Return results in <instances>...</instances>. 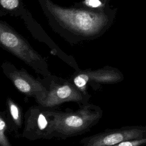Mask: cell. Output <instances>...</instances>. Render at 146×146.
Here are the masks:
<instances>
[{
    "label": "cell",
    "instance_id": "cell-1",
    "mask_svg": "<svg viewBox=\"0 0 146 146\" xmlns=\"http://www.w3.org/2000/svg\"><path fill=\"white\" fill-rule=\"evenodd\" d=\"M51 22L58 23L70 30L85 36L98 34L108 22L106 15L102 13L64 8L50 0H38Z\"/></svg>",
    "mask_w": 146,
    "mask_h": 146
},
{
    "label": "cell",
    "instance_id": "cell-2",
    "mask_svg": "<svg viewBox=\"0 0 146 146\" xmlns=\"http://www.w3.org/2000/svg\"><path fill=\"white\" fill-rule=\"evenodd\" d=\"M103 110L98 106L87 103L76 111L66 109L52 111L54 137L65 140L85 133L98 123L103 116Z\"/></svg>",
    "mask_w": 146,
    "mask_h": 146
},
{
    "label": "cell",
    "instance_id": "cell-3",
    "mask_svg": "<svg viewBox=\"0 0 146 146\" xmlns=\"http://www.w3.org/2000/svg\"><path fill=\"white\" fill-rule=\"evenodd\" d=\"M0 47L19 58L43 75L47 73L43 58L28 41L5 22L0 20Z\"/></svg>",
    "mask_w": 146,
    "mask_h": 146
},
{
    "label": "cell",
    "instance_id": "cell-4",
    "mask_svg": "<svg viewBox=\"0 0 146 146\" xmlns=\"http://www.w3.org/2000/svg\"><path fill=\"white\" fill-rule=\"evenodd\" d=\"M53 110L39 104L29 107L24 114L21 136L31 141L53 138Z\"/></svg>",
    "mask_w": 146,
    "mask_h": 146
},
{
    "label": "cell",
    "instance_id": "cell-5",
    "mask_svg": "<svg viewBox=\"0 0 146 146\" xmlns=\"http://www.w3.org/2000/svg\"><path fill=\"white\" fill-rule=\"evenodd\" d=\"M47 88L45 99L39 104L43 107L56 109L66 102H75L83 105L88 103V95H84L74 84L54 79H40Z\"/></svg>",
    "mask_w": 146,
    "mask_h": 146
},
{
    "label": "cell",
    "instance_id": "cell-6",
    "mask_svg": "<svg viewBox=\"0 0 146 146\" xmlns=\"http://www.w3.org/2000/svg\"><path fill=\"white\" fill-rule=\"evenodd\" d=\"M1 68L5 76L11 80L18 91L26 97L34 98L38 104L45 99L47 90L40 79L34 78L23 68L17 69L9 62H3Z\"/></svg>",
    "mask_w": 146,
    "mask_h": 146
},
{
    "label": "cell",
    "instance_id": "cell-7",
    "mask_svg": "<svg viewBox=\"0 0 146 146\" xmlns=\"http://www.w3.org/2000/svg\"><path fill=\"white\" fill-rule=\"evenodd\" d=\"M146 137V125H129L106 129L80 140L81 146H113L123 141Z\"/></svg>",
    "mask_w": 146,
    "mask_h": 146
},
{
    "label": "cell",
    "instance_id": "cell-8",
    "mask_svg": "<svg viewBox=\"0 0 146 146\" xmlns=\"http://www.w3.org/2000/svg\"><path fill=\"white\" fill-rule=\"evenodd\" d=\"M121 79L120 75L113 71L108 70L87 71L77 75L74 79V84L84 95H87L86 88L87 83L90 82L108 84L118 82Z\"/></svg>",
    "mask_w": 146,
    "mask_h": 146
},
{
    "label": "cell",
    "instance_id": "cell-9",
    "mask_svg": "<svg viewBox=\"0 0 146 146\" xmlns=\"http://www.w3.org/2000/svg\"><path fill=\"white\" fill-rule=\"evenodd\" d=\"M6 118L9 129L18 133L23 123L22 110L20 106L13 99L8 97L6 101Z\"/></svg>",
    "mask_w": 146,
    "mask_h": 146
},
{
    "label": "cell",
    "instance_id": "cell-10",
    "mask_svg": "<svg viewBox=\"0 0 146 146\" xmlns=\"http://www.w3.org/2000/svg\"><path fill=\"white\" fill-rule=\"evenodd\" d=\"M0 11L5 15L22 17L26 10L22 0H0Z\"/></svg>",
    "mask_w": 146,
    "mask_h": 146
},
{
    "label": "cell",
    "instance_id": "cell-11",
    "mask_svg": "<svg viewBox=\"0 0 146 146\" xmlns=\"http://www.w3.org/2000/svg\"><path fill=\"white\" fill-rule=\"evenodd\" d=\"M9 129L6 113L0 111V146H13L6 135Z\"/></svg>",
    "mask_w": 146,
    "mask_h": 146
},
{
    "label": "cell",
    "instance_id": "cell-12",
    "mask_svg": "<svg viewBox=\"0 0 146 146\" xmlns=\"http://www.w3.org/2000/svg\"><path fill=\"white\" fill-rule=\"evenodd\" d=\"M144 145H146V137L123 141L113 146H144Z\"/></svg>",
    "mask_w": 146,
    "mask_h": 146
},
{
    "label": "cell",
    "instance_id": "cell-13",
    "mask_svg": "<svg viewBox=\"0 0 146 146\" xmlns=\"http://www.w3.org/2000/svg\"><path fill=\"white\" fill-rule=\"evenodd\" d=\"M84 3L89 7L97 8L102 6L103 4L100 0H85Z\"/></svg>",
    "mask_w": 146,
    "mask_h": 146
}]
</instances>
